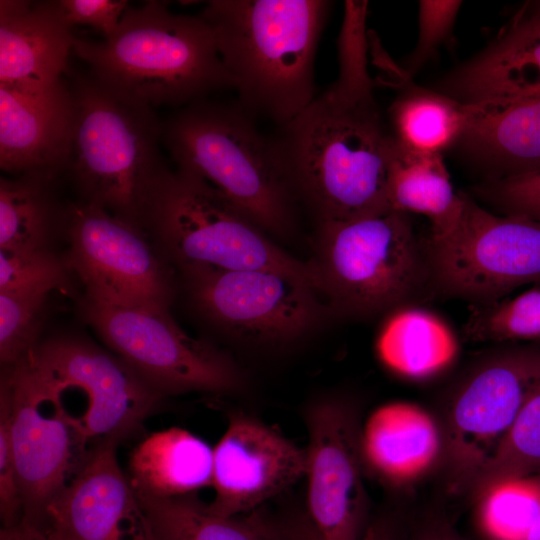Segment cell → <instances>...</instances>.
Returning <instances> with one entry per match:
<instances>
[{"label": "cell", "instance_id": "29", "mask_svg": "<svg viewBox=\"0 0 540 540\" xmlns=\"http://www.w3.org/2000/svg\"><path fill=\"white\" fill-rule=\"evenodd\" d=\"M473 495L478 525L487 540H527L540 517V476L499 479Z\"/></svg>", "mask_w": 540, "mask_h": 540}, {"label": "cell", "instance_id": "40", "mask_svg": "<svg viewBox=\"0 0 540 540\" xmlns=\"http://www.w3.org/2000/svg\"><path fill=\"white\" fill-rule=\"evenodd\" d=\"M416 540H465L445 522H433L426 526Z\"/></svg>", "mask_w": 540, "mask_h": 540}, {"label": "cell", "instance_id": "38", "mask_svg": "<svg viewBox=\"0 0 540 540\" xmlns=\"http://www.w3.org/2000/svg\"><path fill=\"white\" fill-rule=\"evenodd\" d=\"M508 24L540 35V0L525 2Z\"/></svg>", "mask_w": 540, "mask_h": 540}, {"label": "cell", "instance_id": "43", "mask_svg": "<svg viewBox=\"0 0 540 540\" xmlns=\"http://www.w3.org/2000/svg\"><path fill=\"white\" fill-rule=\"evenodd\" d=\"M139 540H157L149 531L145 530Z\"/></svg>", "mask_w": 540, "mask_h": 540}, {"label": "cell", "instance_id": "24", "mask_svg": "<svg viewBox=\"0 0 540 540\" xmlns=\"http://www.w3.org/2000/svg\"><path fill=\"white\" fill-rule=\"evenodd\" d=\"M384 317L376 339V352L392 373L422 381L445 373L455 364L459 339L438 313L423 304H409Z\"/></svg>", "mask_w": 540, "mask_h": 540}, {"label": "cell", "instance_id": "22", "mask_svg": "<svg viewBox=\"0 0 540 540\" xmlns=\"http://www.w3.org/2000/svg\"><path fill=\"white\" fill-rule=\"evenodd\" d=\"M438 92L462 104L540 98V35L508 24L484 49L450 71Z\"/></svg>", "mask_w": 540, "mask_h": 540}, {"label": "cell", "instance_id": "6", "mask_svg": "<svg viewBox=\"0 0 540 540\" xmlns=\"http://www.w3.org/2000/svg\"><path fill=\"white\" fill-rule=\"evenodd\" d=\"M146 227L183 276L204 271L262 269L302 280L319 293L312 261L277 246L268 234L198 175L165 168L143 215Z\"/></svg>", "mask_w": 540, "mask_h": 540}, {"label": "cell", "instance_id": "15", "mask_svg": "<svg viewBox=\"0 0 540 540\" xmlns=\"http://www.w3.org/2000/svg\"><path fill=\"white\" fill-rule=\"evenodd\" d=\"M307 425L306 506L315 540H360L366 492L354 416L326 399L309 409Z\"/></svg>", "mask_w": 540, "mask_h": 540}, {"label": "cell", "instance_id": "25", "mask_svg": "<svg viewBox=\"0 0 540 540\" xmlns=\"http://www.w3.org/2000/svg\"><path fill=\"white\" fill-rule=\"evenodd\" d=\"M386 185L391 209L425 215L428 235L442 237L457 226L464 193L453 188L442 154L409 149L390 134Z\"/></svg>", "mask_w": 540, "mask_h": 540}, {"label": "cell", "instance_id": "13", "mask_svg": "<svg viewBox=\"0 0 540 540\" xmlns=\"http://www.w3.org/2000/svg\"><path fill=\"white\" fill-rule=\"evenodd\" d=\"M184 278L195 307L207 320L248 341L294 340L330 312L315 288L278 271H204Z\"/></svg>", "mask_w": 540, "mask_h": 540}, {"label": "cell", "instance_id": "34", "mask_svg": "<svg viewBox=\"0 0 540 540\" xmlns=\"http://www.w3.org/2000/svg\"><path fill=\"white\" fill-rule=\"evenodd\" d=\"M470 195L496 213L540 222V170L482 181L472 187Z\"/></svg>", "mask_w": 540, "mask_h": 540}, {"label": "cell", "instance_id": "19", "mask_svg": "<svg viewBox=\"0 0 540 540\" xmlns=\"http://www.w3.org/2000/svg\"><path fill=\"white\" fill-rule=\"evenodd\" d=\"M74 119L70 86L30 93L0 86V166L22 175L63 171Z\"/></svg>", "mask_w": 540, "mask_h": 540}, {"label": "cell", "instance_id": "32", "mask_svg": "<svg viewBox=\"0 0 540 540\" xmlns=\"http://www.w3.org/2000/svg\"><path fill=\"white\" fill-rule=\"evenodd\" d=\"M47 295L0 291V359L5 367L23 359L36 345Z\"/></svg>", "mask_w": 540, "mask_h": 540}, {"label": "cell", "instance_id": "30", "mask_svg": "<svg viewBox=\"0 0 540 540\" xmlns=\"http://www.w3.org/2000/svg\"><path fill=\"white\" fill-rule=\"evenodd\" d=\"M462 335L469 342L540 343V287L469 306Z\"/></svg>", "mask_w": 540, "mask_h": 540}, {"label": "cell", "instance_id": "1", "mask_svg": "<svg viewBox=\"0 0 540 540\" xmlns=\"http://www.w3.org/2000/svg\"><path fill=\"white\" fill-rule=\"evenodd\" d=\"M345 7L338 78L276 139L296 195L319 222L393 210L386 185L390 134L367 68V6L349 2Z\"/></svg>", "mask_w": 540, "mask_h": 540}, {"label": "cell", "instance_id": "20", "mask_svg": "<svg viewBox=\"0 0 540 540\" xmlns=\"http://www.w3.org/2000/svg\"><path fill=\"white\" fill-rule=\"evenodd\" d=\"M359 446L363 464L392 487L421 479L444 454L443 431L435 419L405 401L375 409L360 430Z\"/></svg>", "mask_w": 540, "mask_h": 540}, {"label": "cell", "instance_id": "5", "mask_svg": "<svg viewBox=\"0 0 540 540\" xmlns=\"http://www.w3.org/2000/svg\"><path fill=\"white\" fill-rule=\"evenodd\" d=\"M74 119L63 171L82 201L143 228L162 162V122L153 107L120 96L90 75L73 77ZM62 171V172H63Z\"/></svg>", "mask_w": 540, "mask_h": 540}, {"label": "cell", "instance_id": "21", "mask_svg": "<svg viewBox=\"0 0 540 540\" xmlns=\"http://www.w3.org/2000/svg\"><path fill=\"white\" fill-rule=\"evenodd\" d=\"M464 106L465 128L459 143L487 171L483 181L540 170V98Z\"/></svg>", "mask_w": 540, "mask_h": 540}, {"label": "cell", "instance_id": "37", "mask_svg": "<svg viewBox=\"0 0 540 540\" xmlns=\"http://www.w3.org/2000/svg\"><path fill=\"white\" fill-rule=\"evenodd\" d=\"M65 22L75 25H89L108 37L117 29L128 8L126 0H57Z\"/></svg>", "mask_w": 540, "mask_h": 540}, {"label": "cell", "instance_id": "33", "mask_svg": "<svg viewBox=\"0 0 540 540\" xmlns=\"http://www.w3.org/2000/svg\"><path fill=\"white\" fill-rule=\"evenodd\" d=\"M65 281L64 265L46 249L0 250V291L49 294Z\"/></svg>", "mask_w": 540, "mask_h": 540}, {"label": "cell", "instance_id": "3", "mask_svg": "<svg viewBox=\"0 0 540 540\" xmlns=\"http://www.w3.org/2000/svg\"><path fill=\"white\" fill-rule=\"evenodd\" d=\"M331 2L213 0L212 28L244 110L285 126L315 98L314 59Z\"/></svg>", "mask_w": 540, "mask_h": 540}, {"label": "cell", "instance_id": "8", "mask_svg": "<svg viewBox=\"0 0 540 540\" xmlns=\"http://www.w3.org/2000/svg\"><path fill=\"white\" fill-rule=\"evenodd\" d=\"M453 386L444 438L448 488L473 492L540 384V343H499Z\"/></svg>", "mask_w": 540, "mask_h": 540}, {"label": "cell", "instance_id": "9", "mask_svg": "<svg viewBox=\"0 0 540 540\" xmlns=\"http://www.w3.org/2000/svg\"><path fill=\"white\" fill-rule=\"evenodd\" d=\"M463 193L457 226L445 236L424 237L430 300L480 305L539 283L540 222L488 210Z\"/></svg>", "mask_w": 540, "mask_h": 540}, {"label": "cell", "instance_id": "41", "mask_svg": "<svg viewBox=\"0 0 540 540\" xmlns=\"http://www.w3.org/2000/svg\"><path fill=\"white\" fill-rule=\"evenodd\" d=\"M360 540H389L386 532L380 527H370Z\"/></svg>", "mask_w": 540, "mask_h": 540}, {"label": "cell", "instance_id": "4", "mask_svg": "<svg viewBox=\"0 0 540 540\" xmlns=\"http://www.w3.org/2000/svg\"><path fill=\"white\" fill-rule=\"evenodd\" d=\"M162 145L176 168L204 179L267 234L292 230L297 195L277 140L241 105L203 99L182 107L162 122Z\"/></svg>", "mask_w": 540, "mask_h": 540}, {"label": "cell", "instance_id": "26", "mask_svg": "<svg viewBox=\"0 0 540 540\" xmlns=\"http://www.w3.org/2000/svg\"><path fill=\"white\" fill-rule=\"evenodd\" d=\"M135 498L144 523L158 540H282L257 516L222 517L211 513L196 494Z\"/></svg>", "mask_w": 540, "mask_h": 540}, {"label": "cell", "instance_id": "2", "mask_svg": "<svg viewBox=\"0 0 540 540\" xmlns=\"http://www.w3.org/2000/svg\"><path fill=\"white\" fill-rule=\"evenodd\" d=\"M74 54L114 93L151 106H186L233 87L211 26L148 1L125 10L108 37H76Z\"/></svg>", "mask_w": 540, "mask_h": 540}, {"label": "cell", "instance_id": "28", "mask_svg": "<svg viewBox=\"0 0 540 540\" xmlns=\"http://www.w3.org/2000/svg\"><path fill=\"white\" fill-rule=\"evenodd\" d=\"M407 84L389 109L392 137L409 149L442 154L459 143L465 128V106L438 91Z\"/></svg>", "mask_w": 540, "mask_h": 540}, {"label": "cell", "instance_id": "11", "mask_svg": "<svg viewBox=\"0 0 540 540\" xmlns=\"http://www.w3.org/2000/svg\"><path fill=\"white\" fill-rule=\"evenodd\" d=\"M1 384L11 401L21 521L41 524L47 506L83 463L88 440L77 419L26 357L5 367Z\"/></svg>", "mask_w": 540, "mask_h": 540}, {"label": "cell", "instance_id": "14", "mask_svg": "<svg viewBox=\"0 0 540 540\" xmlns=\"http://www.w3.org/2000/svg\"><path fill=\"white\" fill-rule=\"evenodd\" d=\"M26 356L50 384L84 393L79 426L88 441L131 436L162 396L121 358L82 339L53 338Z\"/></svg>", "mask_w": 540, "mask_h": 540}, {"label": "cell", "instance_id": "36", "mask_svg": "<svg viewBox=\"0 0 540 540\" xmlns=\"http://www.w3.org/2000/svg\"><path fill=\"white\" fill-rule=\"evenodd\" d=\"M0 514L4 527L18 524L23 505L12 442L11 401L7 388H0Z\"/></svg>", "mask_w": 540, "mask_h": 540}, {"label": "cell", "instance_id": "16", "mask_svg": "<svg viewBox=\"0 0 540 540\" xmlns=\"http://www.w3.org/2000/svg\"><path fill=\"white\" fill-rule=\"evenodd\" d=\"M306 470V449L256 418L233 414L213 447L215 495L207 508L222 517L250 512L305 477Z\"/></svg>", "mask_w": 540, "mask_h": 540}, {"label": "cell", "instance_id": "42", "mask_svg": "<svg viewBox=\"0 0 540 540\" xmlns=\"http://www.w3.org/2000/svg\"><path fill=\"white\" fill-rule=\"evenodd\" d=\"M527 540H540V517L531 530Z\"/></svg>", "mask_w": 540, "mask_h": 540}, {"label": "cell", "instance_id": "27", "mask_svg": "<svg viewBox=\"0 0 540 540\" xmlns=\"http://www.w3.org/2000/svg\"><path fill=\"white\" fill-rule=\"evenodd\" d=\"M54 174L34 172L1 178L0 250L45 249L56 222L66 218L50 191Z\"/></svg>", "mask_w": 540, "mask_h": 540}, {"label": "cell", "instance_id": "31", "mask_svg": "<svg viewBox=\"0 0 540 540\" xmlns=\"http://www.w3.org/2000/svg\"><path fill=\"white\" fill-rule=\"evenodd\" d=\"M524 476H540V384L527 400L495 460L472 494L490 482Z\"/></svg>", "mask_w": 540, "mask_h": 540}, {"label": "cell", "instance_id": "35", "mask_svg": "<svg viewBox=\"0 0 540 540\" xmlns=\"http://www.w3.org/2000/svg\"><path fill=\"white\" fill-rule=\"evenodd\" d=\"M462 1L421 0L418 10V38L408 55L403 75L411 79L449 37Z\"/></svg>", "mask_w": 540, "mask_h": 540}, {"label": "cell", "instance_id": "10", "mask_svg": "<svg viewBox=\"0 0 540 540\" xmlns=\"http://www.w3.org/2000/svg\"><path fill=\"white\" fill-rule=\"evenodd\" d=\"M82 311L116 355L161 395L225 393L245 383L231 357L186 334L167 309L114 306L84 298Z\"/></svg>", "mask_w": 540, "mask_h": 540}, {"label": "cell", "instance_id": "39", "mask_svg": "<svg viewBox=\"0 0 540 540\" xmlns=\"http://www.w3.org/2000/svg\"><path fill=\"white\" fill-rule=\"evenodd\" d=\"M0 540H52L41 524L20 521L10 527H3Z\"/></svg>", "mask_w": 540, "mask_h": 540}, {"label": "cell", "instance_id": "7", "mask_svg": "<svg viewBox=\"0 0 540 540\" xmlns=\"http://www.w3.org/2000/svg\"><path fill=\"white\" fill-rule=\"evenodd\" d=\"M311 261L320 295L342 317L386 316L430 300L424 237L405 212L320 221Z\"/></svg>", "mask_w": 540, "mask_h": 540}, {"label": "cell", "instance_id": "18", "mask_svg": "<svg viewBox=\"0 0 540 540\" xmlns=\"http://www.w3.org/2000/svg\"><path fill=\"white\" fill-rule=\"evenodd\" d=\"M76 36L56 1H0V86L47 91L61 83Z\"/></svg>", "mask_w": 540, "mask_h": 540}, {"label": "cell", "instance_id": "23", "mask_svg": "<svg viewBox=\"0 0 540 540\" xmlns=\"http://www.w3.org/2000/svg\"><path fill=\"white\" fill-rule=\"evenodd\" d=\"M128 479L134 495L171 498L212 486L213 448L180 427L153 432L132 450Z\"/></svg>", "mask_w": 540, "mask_h": 540}, {"label": "cell", "instance_id": "17", "mask_svg": "<svg viewBox=\"0 0 540 540\" xmlns=\"http://www.w3.org/2000/svg\"><path fill=\"white\" fill-rule=\"evenodd\" d=\"M119 442L114 437L96 440L47 506L41 525L52 540H125L123 524L137 515L138 504L118 461Z\"/></svg>", "mask_w": 540, "mask_h": 540}, {"label": "cell", "instance_id": "12", "mask_svg": "<svg viewBox=\"0 0 540 540\" xmlns=\"http://www.w3.org/2000/svg\"><path fill=\"white\" fill-rule=\"evenodd\" d=\"M67 264L85 287V298L114 306L167 309L173 282L139 227L80 201L68 206Z\"/></svg>", "mask_w": 540, "mask_h": 540}]
</instances>
